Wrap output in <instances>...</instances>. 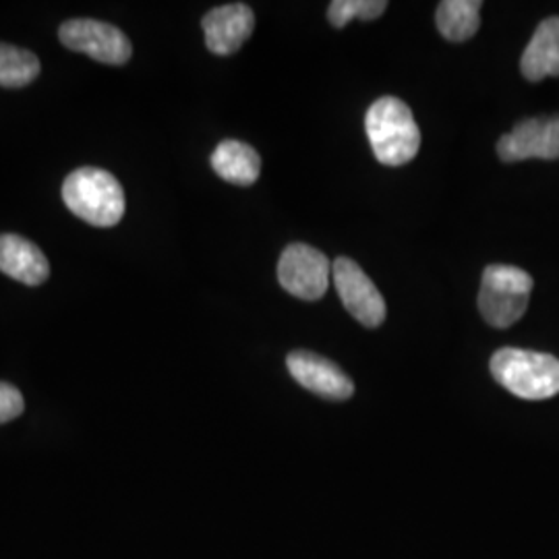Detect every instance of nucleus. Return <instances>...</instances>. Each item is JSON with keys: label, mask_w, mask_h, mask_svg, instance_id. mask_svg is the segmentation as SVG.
<instances>
[{"label": "nucleus", "mask_w": 559, "mask_h": 559, "mask_svg": "<svg viewBox=\"0 0 559 559\" xmlns=\"http://www.w3.org/2000/svg\"><path fill=\"white\" fill-rule=\"evenodd\" d=\"M286 367L297 383L321 399L348 400L355 394V383L338 365L316 353L295 350L288 355Z\"/></svg>", "instance_id": "obj_9"}, {"label": "nucleus", "mask_w": 559, "mask_h": 559, "mask_svg": "<svg viewBox=\"0 0 559 559\" xmlns=\"http://www.w3.org/2000/svg\"><path fill=\"white\" fill-rule=\"evenodd\" d=\"M520 71L528 81L559 78V17L540 21L522 52Z\"/></svg>", "instance_id": "obj_12"}, {"label": "nucleus", "mask_w": 559, "mask_h": 559, "mask_svg": "<svg viewBox=\"0 0 559 559\" xmlns=\"http://www.w3.org/2000/svg\"><path fill=\"white\" fill-rule=\"evenodd\" d=\"M0 272L21 284L40 286L50 276V263L32 240L0 235Z\"/></svg>", "instance_id": "obj_11"}, {"label": "nucleus", "mask_w": 559, "mask_h": 559, "mask_svg": "<svg viewBox=\"0 0 559 559\" xmlns=\"http://www.w3.org/2000/svg\"><path fill=\"white\" fill-rule=\"evenodd\" d=\"M365 131L376 158L385 166H402L420 150V131L406 102L383 96L365 115Z\"/></svg>", "instance_id": "obj_1"}, {"label": "nucleus", "mask_w": 559, "mask_h": 559, "mask_svg": "<svg viewBox=\"0 0 559 559\" xmlns=\"http://www.w3.org/2000/svg\"><path fill=\"white\" fill-rule=\"evenodd\" d=\"M479 0H443L438 4L436 23L441 36L450 41L471 40L480 25Z\"/></svg>", "instance_id": "obj_14"}, {"label": "nucleus", "mask_w": 559, "mask_h": 559, "mask_svg": "<svg viewBox=\"0 0 559 559\" xmlns=\"http://www.w3.org/2000/svg\"><path fill=\"white\" fill-rule=\"evenodd\" d=\"M332 278V263L311 245H288L278 261L280 286L293 297L318 300L328 293Z\"/></svg>", "instance_id": "obj_5"}, {"label": "nucleus", "mask_w": 559, "mask_h": 559, "mask_svg": "<svg viewBox=\"0 0 559 559\" xmlns=\"http://www.w3.org/2000/svg\"><path fill=\"white\" fill-rule=\"evenodd\" d=\"M62 201L80 221L98 228L117 226L124 216V191L100 168L73 170L62 182Z\"/></svg>", "instance_id": "obj_2"}, {"label": "nucleus", "mask_w": 559, "mask_h": 559, "mask_svg": "<svg viewBox=\"0 0 559 559\" xmlns=\"http://www.w3.org/2000/svg\"><path fill=\"white\" fill-rule=\"evenodd\" d=\"M214 173L237 187H249L260 179L261 158L255 147L237 140L222 141L212 154Z\"/></svg>", "instance_id": "obj_13"}, {"label": "nucleus", "mask_w": 559, "mask_h": 559, "mask_svg": "<svg viewBox=\"0 0 559 559\" xmlns=\"http://www.w3.org/2000/svg\"><path fill=\"white\" fill-rule=\"evenodd\" d=\"M334 286L344 309L365 328H378L385 320V300L378 286L369 278L357 261L338 258L332 263Z\"/></svg>", "instance_id": "obj_7"}, {"label": "nucleus", "mask_w": 559, "mask_h": 559, "mask_svg": "<svg viewBox=\"0 0 559 559\" xmlns=\"http://www.w3.org/2000/svg\"><path fill=\"white\" fill-rule=\"evenodd\" d=\"M40 60L34 52L11 44H0V87H25L40 75Z\"/></svg>", "instance_id": "obj_15"}, {"label": "nucleus", "mask_w": 559, "mask_h": 559, "mask_svg": "<svg viewBox=\"0 0 559 559\" xmlns=\"http://www.w3.org/2000/svg\"><path fill=\"white\" fill-rule=\"evenodd\" d=\"M493 380L510 394L524 400H547L559 394V359L506 346L489 362Z\"/></svg>", "instance_id": "obj_3"}, {"label": "nucleus", "mask_w": 559, "mask_h": 559, "mask_svg": "<svg viewBox=\"0 0 559 559\" xmlns=\"http://www.w3.org/2000/svg\"><path fill=\"white\" fill-rule=\"evenodd\" d=\"M535 282L516 265H487L480 280L479 311L493 328H510L526 313Z\"/></svg>", "instance_id": "obj_4"}, {"label": "nucleus", "mask_w": 559, "mask_h": 559, "mask_svg": "<svg viewBox=\"0 0 559 559\" xmlns=\"http://www.w3.org/2000/svg\"><path fill=\"white\" fill-rule=\"evenodd\" d=\"M25 408L20 390L11 383L0 381V425L17 419Z\"/></svg>", "instance_id": "obj_17"}, {"label": "nucleus", "mask_w": 559, "mask_h": 559, "mask_svg": "<svg viewBox=\"0 0 559 559\" xmlns=\"http://www.w3.org/2000/svg\"><path fill=\"white\" fill-rule=\"evenodd\" d=\"M201 27L205 34L207 50L218 57H228L237 52L253 34L255 15L253 9L242 2L222 4L203 17Z\"/></svg>", "instance_id": "obj_10"}, {"label": "nucleus", "mask_w": 559, "mask_h": 559, "mask_svg": "<svg viewBox=\"0 0 559 559\" xmlns=\"http://www.w3.org/2000/svg\"><path fill=\"white\" fill-rule=\"evenodd\" d=\"M385 9V0H334L328 9V20L340 29L353 20H378Z\"/></svg>", "instance_id": "obj_16"}, {"label": "nucleus", "mask_w": 559, "mask_h": 559, "mask_svg": "<svg viewBox=\"0 0 559 559\" xmlns=\"http://www.w3.org/2000/svg\"><path fill=\"white\" fill-rule=\"evenodd\" d=\"M503 162L559 160V117L526 119L498 141Z\"/></svg>", "instance_id": "obj_8"}, {"label": "nucleus", "mask_w": 559, "mask_h": 559, "mask_svg": "<svg viewBox=\"0 0 559 559\" xmlns=\"http://www.w3.org/2000/svg\"><path fill=\"white\" fill-rule=\"evenodd\" d=\"M62 46L87 55L104 64H124L131 60L133 46L119 27L96 20H71L60 25Z\"/></svg>", "instance_id": "obj_6"}]
</instances>
